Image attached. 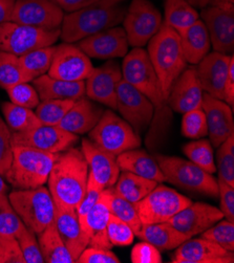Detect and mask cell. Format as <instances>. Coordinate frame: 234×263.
<instances>
[{
	"label": "cell",
	"instance_id": "obj_1",
	"mask_svg": "<svg viewBox=\"0 0 234 263\" xmlns=\"http://www.w3.org/2000/svg\"><path fill=\"white\" fill-rule=\"evenodd\" d=\"M123 80L146 96L154 107V115L150 124L148 146L152 148L162 141L171 126L172 110L163 95L162 86L155 72L147 50L134 47L124 57L122 67Z\"/></svg>",
	"mask_w": 234,
	"mask_h": 263
},
{
	"label": "cell",
	"instance_id": "obj_2",
	"mask_svg": "<svg viewBox=\"0 0 234 263\" xmlns=\"http://www.w3.org/2000/svg\"><path fill=\"white\" fill-rule=\"evenodd\" d=\"M88 165L80 149L61 152L50 170L48 191L57 206L77 209L86 192Z\"/></svg>",
	"mask_w": 234,
	"mask_h": 263
},
{
	"label": "cell",
	"instance_id": "obj_3",
	"mask_svg": "<svg viewBox=\"0 0 234 263\" xmlns=\"http://www.w3.org/2000/svg\"><path fill=\"white\" fill-rule=\"evenodd\" d=\"M124 0H100L63 17L60 38L64 43L79 42L89 36L119 25L125 16Z\"/></svg>",
	"mask_w": 234,
	"mask_h": 263
},
{
	"label": "cell",
	"instance_id": "obj_4",
	"mask_svg": "<svg viewBox=\"0 0 234 263\" xmlns=\"http://www.w3.org/2000/svg\"><path fill=\"white\" fill-rule=\"evenodd\" d=\"M147 54L167 101L173 83L187 67L178 33L163 23L160 31L148 42Z\"/></svg>",
	"mask_w": 234,
	"mask_h": 263
},
{
	"label": "cell",
	"instance_id": "obj_5",
	"mask_svg": "<svg viewBox=\"0 0 234 263\" xmlns=\"http://www.w3.org/2000/svg\"><path fill=\"white\" fill-rule=\"evenodd\" d=\"M59 154L13 145V161L5 177L18 190L44 186Z\"/></svg>",
	"mask_w": 234,
	"mask_h": 263
},
{
	"label": "cell",
	"instance_id": "obj_6",
	"mask_svg": "<svg viewBox=\"0 0 234 263\" xmlns=\"http://www.w3.org/2000/svg\"><path fill=\"white\" fill-rule=\"evenodd\" d=\"M8 197L24 226L36 235L54 222L56 205L44 186L27 190L16 189Z\"/></svg>",
	"mask_w": 234,
	"mask_h": 263
},
{
	"label": "cell",
	"instance_id": "obj_7",
	"mask_svg": "<svg viewBox=\"0 0 234 263\" xmlns=\"http://www.w3.org/2000/svg\"><path fill=\"white\" fill-rule=\"evenodd\" d=\"M165 180L189 191L219 197L218 180L212 174L206 172L190 161L176 156L157 154L154 157Z\"/></svg>",
	"mask_w": 234,
	"mask_h": 263
},
{
	"label": "cell",
	"instance_id": "obj_8",
	"mask_svg": "<svg viewBox=\"0 0 234 263\" xmlns=\"http://www.w3.org/2000/svg\"><path fill=\"white\" fill-rule=\"evenodd\" d=\"M89 140L99 148L116 156L127 150L139 148L142 142L134 128L113 109L104 110L100 121L89 131Z\"/></svg>",
	"mask_w": 234,
	"mask_h": 263
},
{
	"label": "cell",
	"instance_id": "obj_9",
	"mask_svg": "<svg viewBox=\"0 0 234 263\" xmlns=\"http://www.w3.org/2000/svg\"><path fill=\"white\" fill-rule=\"evenodd\" d=\"M60 33V29L46 31L7 21L0 24V51L20 57L33 49L53 45Z\"/></svg>",
	"mask_w": 234,
	"mask_h": 263
},
{
	"label": "cell",
	"instance_id": "obj_10",
	"mask_svg": "<svg viewBox=\"0 0 234 263\" xmlns=\"http://www.w3.org/2000/svg\"><path fill=\"white\" fill-rule=\"evenodd\" d=\"M122 22L129 45L143 47L160 31L163 18L160 11L147 0H133Z\"/></svg>",
	"mask_w": 234,
	"mask_h": 263
},
{
	"label": "cell",
	"instance_id": "obj_11",
	"mask_svg": "<svg viewBox=\"0 0 234 263\" xmlns=\"http://www.w3.org/2000/svg\"><path fill=\"white\" fill-rule=\"evenodd\" d=\"M192 201L175 190L157 185L143 199L136 202L142 224L166 222Z\"/></svg>",
	"mask_w": 234,
	"mask_h": 263
},
{
	"label": "cell",
	"instance_id": "obj_12",
	"mask_svg": "<svg viewBox=\"0 0 234 263\" xmlns=\"http://www.w3.org/2000/svg\"><path fill=\"white\" fill-rule=\"evenodd\" d=\"M116 110H119L139 136L150 126L154 115V107L149 99L123 79L117 88Z\"/></svg>",
	"mask_w": 234,
	"mask_h": 263
},
{
	"label": "cell",
	"instance_id": "obj_13",
	"mask_svg": "<svg viewBox=\"0 0 234 263\" xmlns=\"http://www.w3.org/2000/svg\"><path fill=\"white\" fill-rule=\"evenodd\" d=\"M64 13L53 0H16L11 21L53 31L61 28Z\"/></svg>",
	"mask_w": 234,
	"mask_h": 263
},
{
	"label": "cell",
	"instance_id": "obj_14",
	"mask_svg": "<svg viewBox=\"0 0 234 263\" xmlns=\"http://www.w3.org/2000/svg\"><path fill=\"white\" fill-rule=\"evenodd\" d=\"M214 51L233 55L234 51V5L224 4L208 7L201 14Z\"/></svg>",
	"mask_w": 234,
	"mask_h": 263
},
{
	"label": "cell",
	"instance_id": "obj_15",
	"mask_svg": "<svg viewBox=\"0 0 234 263\" xmlns=\"http://www.w3.org/2000/svg\"><path fill=\"white\" fill-rule=\"evenodd\" d=\"M79 140L74 135L59 126L40 125L24 133L12 134V145L31 147L48 153H61L71 148Z\"/></svg>",
	"mask_w": 234,
	"mask_h": 263
},
{
	"label": "cell",
	"instance_id": "obj_16",
	"mask_svg": "<svg viewBox=\"0 0 234 263\" xmlns=\"http://www.w3.org/2000/svg\"><path fill=\"white\" fill-rule=\"evenodd\" d=\"M94 70L89 57L73 43L56 46L47 74L65 81H85Z\"/></svg>",
	"mask_w": 234,
	"mask_h": 263
},
{
	"label": "cell",
	"instance_id": "obj_17",
	"mask_svg": "<svg viewBox=\"0 0 234 263\" xmlns=\"http://www.w3.org/2000/svg\"><path fill=\"white\" fill-rule=\"evenodd\" d=\"M122 79V71L119 63L112 59L105 64L94 68L84 81L85 95L94 102H98L116 110L117 88Z\"/></svg>",
	"mask_w": 234,
	"mask_h": 263
},
{
	"label": "cell",
	"instance_id": "obj_18",
	"mask_svg": "<svg viewBox=\"0 0 234 263\" xmlns=\"http://www.w3.org/2000/svg\"><path fill=\"white\" fill-rule=\"evenodd\" d=\"M78 47L89 58L112 60L125 57L129 43L124 29L117 25L82 39Z\"/></svg>",
	"mask_w": 234,
	"mask_h": 263
},
{
	"label": "cell",
	"instance_id": "obj_19",
	"mask_svg": "<svg viewBox=\"0 0 234 263\" xmlns=\"http://www.w3.org/2000/svg\"><path fill=\"white\" fill-rule=\"evenodd\" d=\"M222 219L224 215L220 209L204 202H191L168 222L188 238H192V236L202 234Z\"/></svg>",
	"mask_w": 234,
	"mask_h": 263
},
{
	"label": "cell",
	"instance_id": "obj_20",
	"mask_svg": "<svg viewBox=\"0 0 234 263\" xmlns=\"http://www.w3.org/2000/svg\"><path fill=\"white\" fill-rule=\"evenodd\" d=\"M203 88L199 81L196 69L193 66L186 67L173 83L167 104L172 111L186 114L202 108Z\"/></svg>",
	"mask_w": 234,
	"mask_h": 263
},
{
	"label": "cell",
	"instance_id": "obj_21",
	"mask_svg": "<svg viewBox=\"0 0 234 263\" xmlns=\"http://www.w3.org/2000/svg\"><path fill=\"white\" fill-rule=\"evenodd\" d=\"M233 58V55L212 51L197 63L196 74L204 92L220 100L224 99V87Z\"/></svg>",
	"mask_w": 234,
	"mask_h": 263
},
{
	"label": "cell",
	"instance_id": "obj_22",
	"mask_svg": "<svg viewBox=\"0 0 234 263\" xmlns=\"http://www.w3.org/2000/svg\"><path fill=\"white\" fill-rule=\"evenodd\" d=\"M202 109L206 116L210 143L218 148L229 137L234 135L233 109L225 101L213 98L206 92L203 95Z\"/></svg>",
	"mask_w": 234,
	"mask_h": 263
},
{
	"label": "cell",
	"instance_id": "obj_23",
	"mask_svg": "<svg viewBox=\"0 0 234 263\" xmlns=\"http://www.w3.org/2000/svg\"><path fill=\"white\" fill-rule=\"evenodd\" d=\"M81 151L88 165V175L102 189L114 187L121 173L117 156L99 148L88 139L82 140Z\"/></svg>",
	"mask_w": 234,
	"mask_h": 263
},
{
	"label": "cell",
	"instance_id": "obj_24",
	"mask_svg": "<svg viewBox=\"0 0 234 263\" xmlns=\"http://www.w3.org/2000/svg\"><path fill=\"white\" fill-rule=\"evenodd\" d=\"M173 263H233V252L205 239H188L176 248L172 255Z\"/></svg>",
	"mask_w": 234,
	"mask_h": 263
},
{
	"label": "cell",
	"instance_id": "obj_25",
	"mask_svg": "<svg viewBox=\"0 0 234 263\" xmlns=\"http://www.w3.org/2000/svg\"><path fill=\"white\" fill-rule=\"evenodd\" d=\"M110 189H104L97 202L80 222L89 239L88 247L111 250L113 245L107 237V223L111 217Z\"/></svg>",
	"mask_w": 234,
	"mask_h": 263
},
{
	"label": "cell",
	"instance_id": "obj_26",
	"mask_svg": "<svg viewBox=\"0 0 234 263\" xmlns=\"http://www.w3.org/2000/svg\"><path fill=\"white\" fill-rule=\"evenodd\" d=\"M54 222L64 246L74 261L77 262L81 253L88 247L89 239L81 228L76 209L56 205Z\"/></svg>",
	"mask_w": 234,
	"mask_h": 263
},
{
	"label": "cell",
	"instance_id": "obj_27",
	"mask_svg": "<svg viewBox=\"0 0 234 263\" xmlns=\"http://www.w3.org/2000/svg\"><path fill=\"white\" fill-rule=\"evenodd\" d=\"M103 112L104 109L100 105L83 96L74 102L58 126L70 134L84 135L97 125Z\"/></svg>",
	"mask_w": 234,
	"mask_h": 263
},
{
	"label": "cell",
	"instance_id": "obj_28",
	"mask_svg": "<svg viewBox=\"0 0 234 263\" xmlns=\"http://www.w3.org/2000/svg\"><path fill=\"white\" fill-rule=\"evenodd\" d=\"M40 101L46 100H78L85 96L84 81H65L51 78L48 74L40 76L33 80Z\"/></svg>",
	"mask_w": 234,
	"mask_h": 263
},
{
	"label": "cell",
	"instance_id": "obj_29",
	"mask_svg": "<svg viewBox=\"0 0 234 263\" xmlns=\"http://www.w3.org/2000/svg\"><path fill=\"white\" fill-rule=\"evenodd\" d=\"M117 163L121 171L132 172L158 183L166 181L157 161L145 150L136 148L122 152L117 156Z\"/></svg>",
	"mask_w": 234,
	"mask_h": 263
},
{
	"label": "cell",
	"instance_id": "obj_30",
	"mask_svg": "<svg viewBox=\"0 0 234 263\" xmlns=\"http://www.w3.org/2000/svg\"><path fill=\"white\" fill-rule=\"evenodd\" d=\"M178 35L187 63L197 64L208 52H210L211 42L209 33L202 20H196L186 31Z\"/></svg>",
	"mask_w": 234,
	"mask_h": 263
},
{
	"label": "cell",
	"instance_id": "obj_31",
	"mask_svg": "<svg viewBox=\"0 0 234 263\" xmlns=\"http://www.w3.org/2000/svg\"><path fill=\"white\" fill-rule=\"evenodd\" d=\"M142 241H146L158 250H174L186 240L190 239L184 234L178 232L168 221L143 224L136 234Z\"/></svg>",
	"mask_w": 234,
	"mask_h": 263
},
{
	"label": "cell",
	"instance_id": "obj_32",
	"mask_svg": "<svg viewBox=\"0 0 234 263\" xmlns=\"http://www.w3.org/2000/svg\"><path fill=\"white\" fill-rule=\"evenodd\" d=\"M39 247L46 263H74L68 250L64 246L56 229L55 222H51L44 231L38 234Z\"/></svg>",
	"mask_w": 234,
	"mask_h": 263
},
{
	"label": "cell",
	"instance_id": "obj_33",
	"mask_svg": "<svg viewBox=\"0 0 234 263\" xmlns=\"http://www.w3.org/2000/svg\"><path fill=\"white\" fill-rule=\"evenodd\" d=\"M157 185L158 182L154 180L141 177L132 172L122 171L114 189L121 197L136 203L150 193Z\"/></svg>",
	"mask_w": 234,
	"mask_h": 263
},
{
	"label": "cell",
	"instance_id": "obj_34",
	"mask_svg": "<svg viewBox=\"0 0 234 263\" xmlns=\"http://www.w3.org/2000/svg\"><path fill=\"white\" fill-rule=\"evenodd\" d=\"M199 20V14L188 0H165L163 23L181 34Z\"/></svg>",
	"mask_w": 234,
	"mask_h": 263
},
{
	"label": "cell",
	"instance_id": "obj_35",
	"mask_svg": "<svg viewBox=\"0 0 234 263\" xmlns=\"http://www.w3.org/2000/svg\"><path fill=\"white\" fill-rule=\"evenodd\" d=\"M55 50L56 46L49 45L33 49L19 57L21 66L31 81L40 76L46 74L53 61Z\"/></svg>",
	"mask_w": 234,
	"mask_h": 263
},
{
	"label": "cell",
	"instance_id": "obj_36",
	"mask_svg": "<svg viewBox=\"0 0 234 263\" xmlns=\"http://www.w3.org/2000/svg\"><path fill=\"white\" fill-rule=\"evenodd\" d=\"M7 126L13 133H24L42 125L33 109L18 106L12 102H5L2 105Z\"/></svg>",
	"mask_w": 234,
	"mask_h": 263
},
{
	"label": "cell",
	"instance_id": "obj_37",
	"mask_svg": "<svg viewBox=\"0 0 234 263\" xmlns=\"http://www.w3.org/2000/svg\"><path fill=\"white\" fill-rule=\"evenodd\" d=\"M22 82H31V79L24 72L19 57L0 51V87L7 90Z\"/></svg>",
	"mask_w": 234,
	"mask_h": 263
},
{
	"label": "cell",
	"instance_id": "obj_38",
	"mask_svg": "<svg viewBox=\"0 0 234 263\" xmlns=\"http://www.w3.org/2000/svg\"><path fill=\"white\" fill-rule=\"evenodd\" d=\"M111 199H110V208L111 214L121 219L125 223H127L136 234L142 228V222L138 213V209L135 202H131L125 198L121 197L114 189V187L109 188Z\"/></svg>",
	"mask_w": 234,
	"mask_h": 263
},
{
	"label": "cell",
	"instance_id": "obj_39",
	"mask_svg": "<svg viewBox=\"0 0 234 263\" xmlns=\"http://www.w3.org/2000/svg\"><path fill=\"white\" fill-rule=\"evenodd\" d=\"M183 151L190 162L206 172L210 174L217 172L213 148L210 141L199 139L197 141L190 142L183 147Z\"/></svg>",
	"mask_w": 234,
	"mask_h": 263
},
{
	"label": "cell",
	"instance_id": "obj_40",
	"mask_svg": "<svg viewBox=\"0 0 234 263\" xmlns=\"http://www.w3.org/2000/svg\"><path fill=\"white\" fill-rule=\"evenodd\" d=\"M74 100L40 101L35 114L42 125L58 126L74 104Z\"/></svg>",
	"mask_w": 234,
	"mask_h": 263
},
{
	"label": "cell",
	"instance_id": "obj_41",
	"mask_svg": "<svg viewBox=\"0 0 234 263\" xmlns=\"http://www.w3.org/2000/svg\"><path fill=\"white\" fill-rule=\"evenodd\" d=\"M24 228V223L15 212L9 197L6 194H0V237L17 238Z\"/></svg>",
	"mask_w": 234,
	"mask_h": 263
},
{
	"label": "cell",
	"instance_id": "obj_42",
	"mask_svg": "<svg viewBox=\"0 0 234 263\" xmlns=\"http://www.w3.org/2000/svg\"><path fill=\"white\" fill-rule=\"evenodd\" d=\"M217 171L219 179L234 187V135L218 147Z\"/></svg>",
	"mask_w": 234,
	"mask_h": 263
},
{
	"label": "cell",
	"instance_id": "obj_43",
	"mask_svg": "<svg viewBox=\"0 0 234 263\" xmlns=\"http://www.w3.org/2000/svg\"><path fill=\"white\" fill-rule=\"evenodd\" d=\"M202 237L210 240L223 249L234 251V222L229 220H220L214 226L202 233Z\"/></svg>",
	"mask_w": 234,
	"mask_h": 263
},
{
	"label": "cell",
	"instance_id": "obj_44",
	"mask_svg": "<svg viewBox=\"0 0 234 263\" xmlns=\"http://www.w3.org/2000/svg\"><path fill=\"white\" fill-rule=\"evenodd\" d=\"M181 130L185 138L192 140H199L208 136V126L203 109L199 108L184 114Z\"/></svg>",
	"mask_w": 234,
	"mask_h": 263
},
{
	"label": "cell",
	"instance_id": "obj_45",
	"mask_svg": "<svg viewBox=\"0 0 234 263\" xmlns=\"http://www.w3.org/2000/svg\"><path fill=\"white\" fill-rule=\"evenodd\" d=\"M8 96L12 103L18 106L29 109H35L40 103V98L34 86L29 82H22L11 86L7 89Z\"/></svg>",
	"mask_w": 234,
	"mask_h": 263
},
{
	"label": "cell",
	"instance_id": "obj_46",
	"mask_svg": "<svg viewBox=\"0 0 234 263\" xmlns=\"http://www.w3.org/2000/svg\"><path fill=\"white\" fill-rule=\"evenodd\" d=\"M16 239L25 263H44L39 242L34 232L25 227Z\"/></svg>",
	"mask_w": 234,
	"mask_h": 263
},
{
	"label": "cell",
	"instance_id": "obj_47",
	"mask_svg": "<svg viewBox=\"0 0 234 263\" xmlns=\"http://www.w3.org/2000/svg\"><path fill=\"white\" fill-rule=\"evenodd\" d=\"M107 237L113 246L126 247L133 243L135 233L127 223L111 214L107 223Z\"/></svg>",
	"mask_w": 234,
	"mask_h": 263
},
{
	"label": "cell",
	"instance_id": "obj_48",
	"mask_svg": "<svg viewBox=\"0 0 234 263\" xmlns=\"http://www.w3.org/2000/svg\"><path fill=\"white\" fill-rule=\"evenodd\" d=\"M13 161L12 133L7 124L0 119V175L5 177Z\"/></svg>",
	"mask_w": 234,
	"mask_h": 263
},
{
	"label": "cell",
	"instance_id": "obj_49",
	"mask_svg": "<svg viewBox=\"0 0 234 263\" xmlns=\"http://www.w3.org/2000/svg\"><path fill=\"white\" fill-rule=\"evenodd\" d=\"M103 190L104 189H102L98 185V183L94 180V178L88 175L85 195L83 196L79 205H78L76 209V212H77L78 218H79L80 222L84 219L85 215L88 213V211L93 208V205L97 202V200L101 196Z\"/></svg>",
	"mask_w": 234,
	"mask_h": 263
},
{
	"label": "cell",
	"instance_id": "obj_50",
	"mask_svg": "<svg viewBox=\"0 0 234 263\" xmlns=\"http://www.w3.org/2000/svg\"><path fill=\"white\" fill-rule=\"evenodd\" d=\"M78 263H120L115 253L107 249L87 247L77 259Z\"/></svg>",
	"mask_w": 234,
	"mask_h": 263
},
{
	"label": "cell",
	"instance_id": "obj_51",
	"mask_svg": "<svg viewBox=\"0 0 234 263\" xmlns=\"http://www.w3.org/2000/svg\"><path fill=\"white\" fill-rule=\"evenodd\" d=\"M132 262L134 263H161L162 256L160 250L152 245L142 241L136 245L132 251Z\"/></svg>",
	"mask_w": 234,
	"mask_h": 263
},
{
	"label": "cell",
	"instance_id": "obj_52",
	"mask_svg": "<svg viewBox=\"0 0 234 263\" xmlns=\"http://www.w3.org/2000/svg\"><path fill=\"white\" fill-rule=\"evenodd\" d=\"M0 263H25L16 238L0 237Z\"/></svg>",
	"mask_w": 234,
	"mask_h": 263
},
{
	"label": "cell",
	"instance_id": "obj_53",
	"mask_svg": "<svg viewBox=\"0 0 234 263\" xmlns=\"http://www.w3.org/2000/svg\"><path fill=\"white\" fill-rule=\"evenodd\" d=\"M218 187L221 199V212L224 218L234 222V187H231L221 179H218Z\"/></svg>",
	"mask_w": 234,
	"mask_h": 263
},
{
	"label": "cell",
	"instance_id": "obj_54",
	"mask_svg": "<svg viewBox=\"0 0 234 263\" xmlns=\"http://www.w3.org/2000/svg\"><path fill=\"white\" fill-rule=\"evenodd\" d=\"M53 2H55L63 12L73 13L87 8L100 0H53Z\"/></svg>",
	"mask_w": 234,
	"mask_h": 263
},
{
	"label": "cell",
	"instance_id": "obj_55",
	"mask_svg": "<svg viewBox=\"0 0 234 263\" xmlns=\"http://www.w3.org/2000/svg\"><path fill=\"white\" fill-rule=\"evenodd\" d=\"M229 106L233 109L234 106V58L232 59L229 67V72L224 87V99Z\"/></svg>",
	"mask_w": 234,
	"mask_h": 263
},
{
	"label": "cell",
	"instance_id": "obj_56",
	"mask_svg": "<svg viewBox=\"0 0 234 263\" xmlns=\"http://www.w3.org/2000/svg\"><path fill=\"white\" fill-rule=\"evenodd\" d=\"M16 0H0V24L11 21Z\"/></svg>",
	"mask_w": 234,
	"mask_h": 263
},
{
	"label": "cell",
	"instance_id": "obj_57",
	"mask_svg": "<svg viewBox=\"0 0 234 263\" xmlns=\"http://www.w3.org/2000/svg\"><path fill=\"white\" fill-rule=\"evenodd\" d=\"M188 3L193 8L205 9L208 7L220 6L224 4H234V0H188Z\"/></svg>",
	"mask_w": 234,
	"mask_h": 263
},
{
	"label": "cell",
	"instance_id": "obj_58",
	"mask_svg": "<svg viewBox=\"0 0 234 263\" xmlns=\"http://www.w3.org/2000/svg\"><path fill=\"white\" fill-rule=\"evenodd\" d=\"M8 191V186L4 180V177L0 175V194H6Z\"/></svg>",
	"mask_w": 234,
	"mask_h": 263
}]
</instances>
